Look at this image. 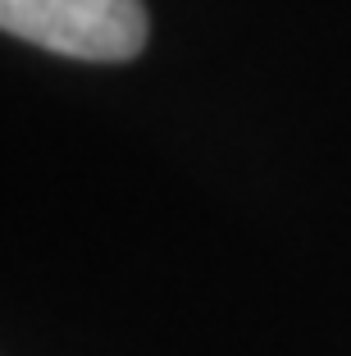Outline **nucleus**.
<instances>
[{
    "label": "nucleus",
    "instance_id": "1",
    "mask_svg": "<svg viewBox=\"0 0 351 356\" xmlns=\"http://www.w3.org/2000/svg\"><path fill=\"white\" fill-rule=\"evenodd\" d=\"M0 28L69 60H133L146 46L142 0H0Z\"/></svg>",
    "mask_w": 351,
    "mask_h": 356
}]
</instances>
